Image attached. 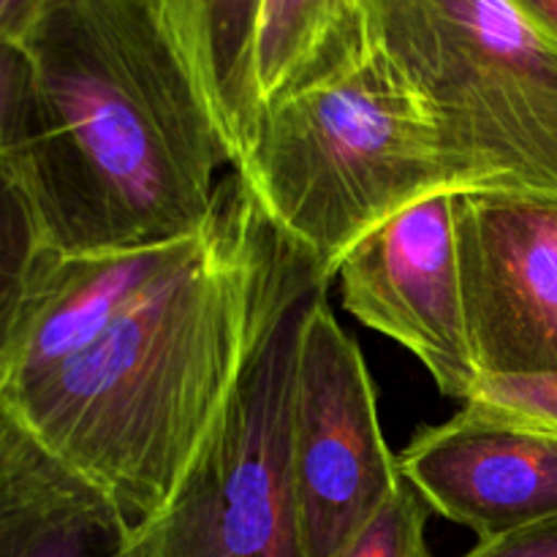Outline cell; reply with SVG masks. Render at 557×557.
Segmentation results:
<instances>
[{
    "label": "cell",
    "instance_id": "obj_1",
    "mask_svg": "<svg viewBox=\"0 0 557 557\" xmlns=\"http://www.w3.org/2000/svg\"><path fill=\"white\" fill-rule=\"evenodd\" d=\"M228 163L150 0H47L0 41V180L36 248L112 253L190 239Z\"/></svg>",
    "mask_w": 557,
    "mask_h": 557
},
{
    "label": "cell",
    "instance_id": "obj_2",
    "mask_svg": "<svg viewBox=\"0 0 557 557\" xmlns=\"http://www.w3.org/2000/svg\"><path fill=\"white\" fill-rule=\"evenodd\" d=\"M310 283V261L228 172L205 245L0 411L147 520L196 460L272 321Z\"/></svg>",
    "mask_w": 557,
    "mask_h": 557
},
{
    "label": "cell",
    "instance_id": "obj_3",
    "mask_svg": "<svg viewBox=\"0 0 557 557\" xmlns=\"http://www.w3.org/2000/svg\"><path fill=\"white\" fill-rule=\"evenodd\" d=\"M232 172L326 288L343 259L408 207L495 196L375 47L335 79L270 103Z\"/></svg>",
    "mask_w": 557,
    "mask_h": 557
},
{
    "label": "cell",
    "instance_id": "obj_4",
    "mask_svg": "<svg viewBox=\"0 0 557 557\" xmlns=\"http://www.w3.org/2000/svg\"><path fill=\"white\" fill-rule=\"evenodd\" d=\"M370 41L495 196L557 205V33L520 0H368Z\"/></svg>",
    "mask_w": 557,
    "mask_h": 557
},
{
    "label": "cell",
    "instance_id": "obj_5",
    "mask_svg": "<svg viewBox=\"0 0 557 557\" xmlns=\"http://www.w3.org/2000/svg\"><path fill=\"white\" fill-rule=\"evenodd\" d=\"M310 283L272 321L172 498L136 525V557H308L292 406Z\"/></svg>",
    "mask_w": 557,
    "mask_h": 557
},
{
    "label": "cell",
    "instance_id": "obj_6",
    "mask_svg": "<svg viewBox=\"0 0 557 557\" xmlns=\"http://www.w3.org/2000/svg\"><path fill=\"white\" fill-rule=\"evenodd\" d=\"M292 466L308 557H337L403 484L357 337L315 294L299 341Z\"/></svg>",
    "mask_w": 557,
    "mask_h": 557
},
{
    "label": "cell",
    "instance_id": "obj_7",
    "mask_svg": "<svg viewBox=\"0 0 557 557\" xmlns=\"http://www.w3.org/2000/svg\"><path fill=\"white\" fill-rule=\"evenodd\" d=\"M457 194L408 207L343 259L335 281L343 308L419 359L449 400L482 384L462 297Z\"/></svg>",
    "mask_w": 557,
    "mask_h": 557
},
{
    "label": "cell",
    "instance_id": "obj_8",
    "mask_svg": "<svg viewBox=\"0 0 557 557\" xmlns=\"http://www.w3.org/2000/svg\"><path fill=\"white\" fill-rule=\"evenodd\" d=\"M457 245L484 379L557 373V205L460 196Z\"/></svg>",
    "mask_w": 557,
    "mask_h": 557
},
{
    "label": "cell",
    "instance_id": "obj_9",
    "mask_svg": "<svg viewBox=\"0 0 557 557\" xmlns=\"http://www.w3.org/2000/svg\"><path fill=\"white\" fill-rule=\"evenodd\" d=\"M207 232L210 226L180 243L85 256L33 245L22 270L0 286V400L38 384L101 341L205 245Z\"/></svg>",
    "mask_w": 557,
    "mask_h": 557
},
{
    "label": "cell",
    "instance_id": "obj_10",
    "mask_svg": "<svg viewBox=\"0 0 557 557\" xmlns=\"http://www.w3.org/2000/svg\"><path fill=\"white\" fill-rule=\"evenodd\" d=\"M397 462L435 515L476 539L557 517V435L476 406L419 428Z\"/></svg>",
    "mask_w": 557,
    "mask_h": 557
},
{
    "label": "cell",
    "instance_id": "obj_11",
    "mask_svg": "<svg viewBox=\"0 0 557 557\" xmlns=\"http://www.w3.org/2000/svg\"><path fill=\"white\" fill-rule=\"evenodd\" d=\"M131 511L0 411V557H136Z\"/></svg>",
    "mask_w": 557,
    "mask_h": 557
},
{
    "label": "cell",
    "instance_id": "obj_12",
    "mask_svg": "<svg viewBox=\"0 0 557 557\" xmlns=\"http://www.w3.org/2000/svg\"><path fill=\"white\" fill-rule=\"evenodd\" d=\"M150 5L215 123L228 166L237 169L264 112L256 82L259 0H150Z\"/></svg>",
    "mask_w": 557,
    "mask_h": 557
},
{
    "label": "cell",
    "instance_id": "obj_13",
    "mask_svg": "<svg viewBox=\"0 0 557 557\" xmlns=\"http://www.w3.org/2000/svg\"><path fill=\"white\" fill-rule=\"evenodd\" d=\"M370 49L368 0H259L261 109L335 79L368 58Z\"/></svg>",
    "mask_w": 557,
    "mask_h": 557
},
{
    "label": "cell",
    "instance_id": "obj_14",
    "mask_svg": "<svg viewBox=\"0 0 557 557\" xmlns=\"http://www.w3.org/2000/svg\"><path fill=\"white\" fill-rule=\"evenodd\" d=\"M433 509L403 479L384 509L348 542L337 557H435L430 553L428 522Z\"/></svg>",
    "mask_w": 557,
    "mask_h": 557
},
{
    "label": "cell",
    "instance_id": "obj_15",
    "mask_svg": "<svg viewBox=\"0 0 557 557\" xmlns=\"http://www.w3.org/2000/svg\"><path fill=\"white\" fill-rule=\"evenodd\" d=\"M462 406H476L495 417L557 435V373L482 379L471 400Z\"/></svg>",
    "mask_w": 557,
    "mask_h": 557
},
{
    "label": "cell",
    "instance_id": "obj_16",
    "mask_svg": "<svg viewBox=\"0 0 557 557\" xmlns=\"http://www.w3.org/2000/svg\"><path fill=\"white\" fill-rule=\"evenodd\" d=\"M460 557H557V517L493 539H479L476 547Z\"/></svg>",
    "mask_w": 557,
    "mask_h": 557
},
{
    "label": "cell",
    "instance_id": "obj_17",
    "mask_svg": "<svg viewBox=\"0 0 557 557\" xmlns=\"http://www.w3.org/2000/svg\"><path fill=\"white\" fill-rule=\"evenodd\" d=\"M47 0H0V41H22L41 16Z\"/></svg>",
    "mask_w": 557,
    "mask_h": 557
},
{
    "label": "cell",
    "instance_id": "obj_18",
    "mask_svg": "<svg viewBox=\"0 0 557 557\" xmlns=\"http://www.w3.org/2000/svg\"><path fill=\"white\" fill-rule=\"evenodd\" d=\"M536 20L557 33V0H520Z\"/></svg>",
    "mask_w": 557,
    "mask_h": 557
}]
</instances>
